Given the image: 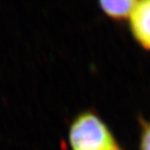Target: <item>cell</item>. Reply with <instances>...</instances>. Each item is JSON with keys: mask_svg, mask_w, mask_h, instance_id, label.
Masks as SVG:
<instances>
[{"mask_svg": "<svg viewBox=\"0 0 150 150\" xmlns=\"http://www.w3.org/2000/svg\"><path fill=\"white\" fill-rule=\"evenodd\" d=\"M72 150H117L106 125L92 113H84L75 120L70 128Z\"/></svg>", "mask_w": 150, "mask_h": 150, "instance_id": "1", "label": "cell"}, {"mask_svg": "<svg viewBox=\"0 0 150 150\" xmlns=\"http://www.w3.org/2000/svg\"><path fill=\"white\" fill-rule=\"evenodd\" d=\"M130 19L134 35L145 48L150 50V0L137 2Z\"/></svg>", "mask_w": 150, "mask_h": 150, "instance_id": "2", "label": "cell"}, {"mask_svg": "<svg viewBox=\"0 0 150 150\" xmlns=\"http://www.w3.org/2000/svg\"><path fill=\"white\" fill-rule=\"evenodd\" d=\"M137 3L134 0H104L100 2V5L103 12L109 16L121 19L131 16Z\"/></svg>", "mask_w": 150, "mask_h": 150, "instance_id": "3", "label": "cell"}, {"mask_svg": "<svg viewBox=\"0 0 150 150\" xmlns=\"http://www.w3.org/2000/svg\"><path fill=\"white\" fill-rule=\"evenodd\" d=\"M142 150H150V126L146 129L143 136Z\"/></svg>", "mask_w": 150, "mask_h": 150, "instance_id": "4", "label": "cell"}]
</instances>
